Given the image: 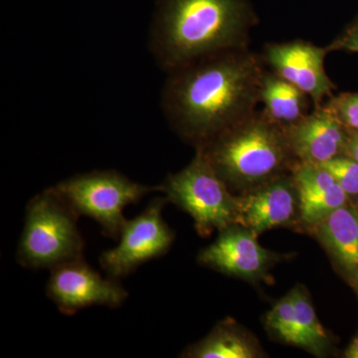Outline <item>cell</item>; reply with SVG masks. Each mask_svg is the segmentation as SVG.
<instances>
[{
	"mask_svg": "<svg viewBox=\"0 0 358 358\" xmlns=\"http://www.w3.org/2000/svg\"><path fill=\"white\" fill-rule=\"evenodd\" d=\"M265 66L248 47L211 54L167 73L162 94L167 122L183 140L203 147L256 112Z\"/></svg>",
	"mask_w": 358,
	"mask_h": 358,
	"instance_id": "cell-1",
	"label": "cell"
},
{
	"mask_svg": "<svg viewBox=\"0 0 358 358\" xmlns=\"http://www.w3.org/2000/svg\"><path fill=\"white\" fill-rule=\"evenodd\" d=\"M257 23L247 0H159L148 45L169 73L211 54L248 48Z\"/></svg>",
	"mask_w": 358,
	"mask_h": 358,
	"instance_id": "cell-2",
	"label": "cell"
},
{
	"mask_svg": "<svg viewBox=\"0 0 358 358\" xmlns=\"http://www.w3.org/2000/svg\"><path fill=\"white\" fill-rule=\"evenodd\" d=\"M229 189L248 192L293 171L296 164L286 129L256 112L196 148Z\"/></svg>",
	"mask_w": 358,
	"mask_h": 358,
	"instance_id": "cell-3",
	"label": "cell"
},
{
	"mask_svg": "<svg viewBox=\"0 0 358 358\" xmlns=\"http://www.w3.org/2000/svg\"><path fill=\"white\" fill-rule=\"evenodd\" d=\"M79 215L55 188L30 200L17 261L25 268H52L83 258L84 241L78 229Z\"/></svg>",
	"mask_w": 358,
	"mask_h": 358,
	"instance_id": "cell-4",
	"label": "cell"
},
{
	"mask_svg": "<svg viewBox=\"0 0 358 358\" xmlns=\"http://www.w3.org/2000/svg\"><path fill=\"white\" fill-rule=\"evenodd\" d=\"M159 188L169 201L192 216L201 236L236 222L237 196L199 150L187 166L167 176Z\"/></svg>",
	"mask_w": 358,
	"mask_h": 358,
	"instance_id": "cell-5",
	"label": "cell"
},
{
	"mask_svg": "<svg viewBox=\"0 0 358 358\" xmlns=\"http://www.w3.org/2000/svg\"><path fill=\"white\" fill-rule=\"evenodd\" d=\"M78 215L88 216L102 227L103 234L119 238L128 205L147 193L160 192L159 186L134 182L115 171H95L77 174L53 186Z\"/></svg>",
	"mask_w": 358,
	"mask_h": 358,
	"instance_id": "cell-6",
	"label": "cell"
},
{
	"mask_svg": "<svg viewBox=\"0 0 358 358\" xmlns=\"http://www.w3.org/2000/svg\"><path fill=\"white\" fill-rule=\"evenodd\" d=\"M167 201L166 197L155 199L140 215L131 220L126 219L119 245L100 257L101 266L110 278L115 280L128 275L143 264L169 251L174 235L162 216Z\"/></svg>",
	"mask_w": 358,
	"mask_h": 358,
	"instance_id": "cell-7",
	"label": "cell"
},
{
	"mask_svg": "<svg viewBox=\"0 0 358 358\" xmlns=\"http://www.w3.org/2000/svg\"><path fill=\"white\" fill-rule=\"evenodd\" d=\"M47 294L58 310L68 315L92 306L119 308L129 296L115 279L103 278L84 258L52 268Z\"/></svg>",
	"mask_w": 358,
	"mask_h": 358,
	"instance_id": "cell-8",
	"label": "cell"
},
{
	"mask_svg": "<svg viewBox=\"0 0 358 358\" xmlns=\"http://www.w3.org/2000/svg\"><path fill=\"white\" fill-rule=\"evenodd\" d=\"M327 53V47L298 39L266 44L262 57L273 72L303 91L317 108L334 96L336 89L324 67Z\"/></svg>",
	"mask_w": 358,
	"mask_h": 358,
	"instance_id": "cell-9",
	"label": "cell"
},
{
	"mask_svg": "<svg viewBox=\"0 0 358 358\" xmlns=\"http://www.w3.org/2000/svg\"><path fill=\"white\" fill-rule=\"evenodd\" d=\"M265 322L268 331L282 343L317 357H324L331 348L329 334L303 287L296 286L278 301L266 315Z\"/></svg>",
	"mask_w": 358,
	"mask_h": 358,
	"instance_id": "cell-10",
	"label": "cell"
},
{
	"mask_svg": "<svg viewBox=\"0 0 358 358\" xmlns=\"http://www.w3.org/2000/svg\"><path fill=\"white\" fill-rule=\"evenodd\" d=\"M285 129L296 162L317 166L343 155L350 136L326 103Z\"/></svg>",
	"mask_w": 358,
	"mask_h": 358,
	"instance_id": "cell-11",
	"label": "cell"
},
{
	"mask_svg": "<svg viewBox=\"0 0 358 358\" xmlns=\"http://www.w3.org/2000/svg\"><path fill=\"white\" fill-rule=\"evenodd\" d=\"M202 265L224 274L253 280L267 270L272 257L257 241V235L236 224L220 231L213 244L200 252Z\"/></svg>",
	"mask_w": 358,
	"mask_h": 358,
	"instance_id": "cell-12",
	"label": "cell"
},
{
	"mask_svg": "<svg viewBox=\"0 0 358 358\" xmlns=\"http://www.w3.org/2000/svg\"><path fill=\"white\" fill-rule=\"evenodd\" d=\"M298 192L292 176H282L237 196L236 225L256 235L294 218Z\"/></svg>",
	"mask_w": 358,
	"mask_h": 358,
	"instance_id": "cell-13",
	"label": "cell"
},
{
	"mask_svg": "<svg viewBox=\"0 0 358 358\" xmlns=\"http://www.w3.org/2000/svg\"><path fill=\"white\" fill-rule=\"evenodd\" d=\"M303 222L317 226L336 209L348 204V195L327 169L317 164H296L292 171Z\"/></svg>",
	"mask_w": 358,
	"mask_h": 358,
	"instance_id": "cell-14",
	"label": "cell"
},
{
	"mask_svg": "<svg viewBox=\"0 0 358 358\" xmlns=\"http://www.w3.org/2000/svg\"><path fill=\"white\" fill-rule=\"evenodd\" d=\"M317 236L341 268H358V210L352 205L336 209L315 226Z\"/></svg>",
	"mask_w": 358,
	"mask_h": 358,
	"instance_id": "cell-15",
	"label": "cell"
},
{
	"mask_svg": "<svg viewBox=\"0 0 358 358\" xmlns=\"http://www.w3.org/2000/svg\"><path fill=\"white\" fill-rule=\"evenodd\" d=\"M258 341L251 334L227 319L208 336L186 348L181 357L189 358H256L262 357Z\"/></svg>",
	"mask_w": 358,
	"mask_h": 358,
	"instance_id": "cell-16",
	"label": "cell"
},
{
	"mask_svg": "<svg viewBox=\"0 0 358 358\" xmlns=\"http://www.w3.org/2000/svg\"><path fill=\"white\" fill-rule=\"evenodd\" d=\"M308 96L273 71H266L261 89L264 112L282 128L301 121L308 113Z\"/></svg>",
	"mask_w": 358,
	"mask_h": 358,
	"instance_id": "cell-17",
	"label": "cell"
},
{
	"mask_svg": "<svg viewBox=\"0 0 358 358\" xmlns=\"http://www.w3.org/2000/svg\"><path fill=\"white\" fill-rule=\"evenodd\" d=\"M320 166L334 176L348 197L358 196L357 162L346 155H339Z\"/></svg>",
	"mask_w": 358,
	"mask_h": 358,
	"instance_id": "cell-18",
	"label": "cell"
},
{
	"mask_svg": "<svg viewBox=\"0 0 358 358\" xmlns=\"http://www.w3.org/2000/svg\"><path fill=\"white\" fill-rule=\"evenodd\" d=\"M350 133L358 131V93H343L326 103Z\"/></svg>",
	"mask_w": 358,
	"mask_h": 358,
	"instance_id": "cell-19",
	"label": "cell"
},
{
	"mask_svg": "<svg viewBox=\"0 0 358 358\" xmlns=\"http://www.w3.org/2000/svg\"><path fill=\"white\" fill-rule=\"evenodd\" d=\"M326 47L329 53L334 51L358 53V16Z\"/></svg>",
	"mask_w": 358,
	"mask_h": 358,
	"instance_id": "cell-20",
	"label": "cell"
},
{
	"mask_svg": "<svg viewBox=\"0 0 358 358\" xmlns=\"http://www.w3.org/2000/svg\"><path fill=\"white\" fill-rule=\"evenodd\" d=\"M343 155H346V157H350V159L358 162V131L350 133Z\"/></svg>",
	"mask_w": 358,
	"mask_h": 358,
	"instance_id": "cell-21",
	"label": "cell"
},
{
	"mask_svg": "<svg viewBox=\"0 0 358 358\" xmlns=\"http://www.w3.org/2000/svg\"><path fill=\"white\" fill-rule=\"evenodd\" d=\"M343 357L346 358H358V336L353 338L352 343L346 348Z\"/></svg>",
	"mask_w": 358,
	"mask_h": 358,
	"instance_id": "cell-22",
	"label": "cell"
},
{
	"mask_svg": "<svg viewBox=\"0 0 358 358\" xmlns=\"http://www.w3.org/2000/svg\"><path fill=\"white\" fill-rule=\"evenodd\" d=\"M352 275L353 284H355V289H357V293L358 294V268L352 273Z\"/></svg>",
	"mask_w": 358,
	"mask_h": 358,
	"instance_id": "cell-23",
	"label": "cell"
}]
</instances>
